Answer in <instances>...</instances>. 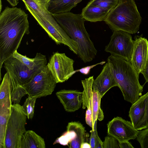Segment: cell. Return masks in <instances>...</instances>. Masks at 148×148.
I'll list each match as a JSON object with an SVG mask.
<instances>
[{"instance_id": "6da1fadb", "label": "cell", "mask_w": 148, "mask_h": 148, "mask_svg": "<svg viewBox=\"0 0 148 148\" xmlns=\"http://www.w3.org/2000/svg\"><path fill=\"white\" fill-rule=\"evenodd\" d=\"M28 16L21 8L6 7L0 15V78L4 62L17 51L29 33Z\"/></svg>"}, {"instance_id": "7a4b0ae2", "label": "cell", "mask_w": 148, "mask_h": 148, "mask_svg": "<svg viewBox=\"0 0 148 148\" xmlns=\"http://www.w3.org/2000/svg\"><path fill=\"white\" fill-rule=\"evenodd\" d=\"M68 35L78 44L77 55L85 63L94 59L97 51L90 40L81 14L69 12L52 15Z\"/></svg>"}, {"instance_id": "3957f363", "label": "cell", "mask_w": 148, "mask_h": 148, "mask_svg": "<svg viewBox=\"0 0 148 148\" xmlns=\"http://www.w3.org/2000/svg\"><path fill=\"white\" fill-rule=\"evenodd\" d=\"M124 99L132 104L142 96L144 85L139 81V75L130 62L111 54L107 59Z\"/></svg>"}, {"instance_id": "277c9868", "label": "cell", "mask_w": 148, "mask_h": 148, "mask_svg": "<svg viewBox=\"0 0 148 148\" xmlns=\"http://www.w3.org/2000/svg\"><path fill=\"white\" fill-rule=\"evenodd\" d=\"M142 18L134 0H119L104 20L113 31L134 34L138 30Z\"/></svg>"}, {"instance_id": "5b68a950", "label": "cell", "mask_w": 148, "mask_h": 148, "mask_svg": "<svg viewBox=\"0 0 148 148\" xmlns=\"http://www.w3.org/2000/svg\"><path fill=\"white\" fill-rule=\"evenodd\" d=\"M93 76H90L81 81L83 87L82 92V108H87L85 121L86 123L92 129L94 128L95 123L98 119L103 120L104 118L103 113L101 108L102 98L99 93L92 90Z\"/></svg>"}, {"instance_id": "8992f818", "label": "cell", "mask_w": 148, "mask_h": 148, "mask_svg": "<svg viewBox=\"0 0 148 148\" xmlns=\"http://www.w3.org/2000/svg\"><path fill=\"white\" fill-rule=\"evenodd\" d=\"M27 118L22 106L12 104L6 127L5 148H20L21 137L26 131Z\"/></svg>"}, {"instance_id": "52a82bcc", "label": "cell", "mask_w": 148, "mask_h": 148, "mask_svg": "<svg viewBox=\"0 0 148 148\" xmlns=\"http://www.w3.org/2000/svg\"><path fill=\"white\" fill-rule=\"evenodd\" d=\"M57 83L46 65L22 86L28 96L37 98L51 95Z\"/></svg>"}, {"instance_id": "ba28073f", "label": "cell", "mask_w": 148, "mask_h": 148, "mask_svg": "<svg viewBox=\"0 0 148 148\" xmlns=\"http://www.w3.org/2000/svg\"><path fill=\"white\" fill-rule=\"evenodd\" d=\"M25 6L27 9L47 33L49 36L57 44H63L67 46L74 53L77 55L78 44L68 35L57 22L51 23L37 14L28 6Z\"/></svg>"}, {"instance_id": "9c48e42d", "label": "cell", "mask_w": 148, "mask_h": 148, "mask_svg": "<svg viewBox=\"0 0 148 148\" xmlns=\"http://www.w3.org/2000/svg\"><path fill=\"white\" fill-rule=\"evenodd\" d=\"M12 88L11 78L6 72L0 86V140L2 142L5 140L7 124L11 113Z\"/></svg>"}, {"instance_id": "30bf717a", "label": "cell", "mask_w": 148, "mask_h": 148, "mask_svg": "<svg viewBox=\"0 0 148 148\" xmlns=\"http://www.w3.org/2000/svg\"><path fill=\"white\" fill-rule=\"evenodd\" d=\"M134 44V40L130 34L121 30L115 31L105 50L130 62Z\"/></svg>"}, {"instance_id": "8fae6325", "label": "cell", "mask_w": 148, "mask_h": 148, "mask_svg": "<svg viewBox=\"0 0 148 148\" xmlns=\"http://www.w3.org/2000/svg\"><path fill=\"white\" fill-rule=\"evenodd\" d=\"M74 63L65 53L56 52L51 56L47 66L58 83L67 81L75 73Z\"/></svg>"}, {"instance_id": "7c38bea8", "label": "cell", "mask_w": 148, "mask_h": 148, "mask_svg": "<svg viewBox=\"0 0 148 148\" xmlns=\"http://www.w3.org/2000/svg\"><path fill=\"white\" fill-rule=\"evenodd\" d=\"M4 66L12 81V88L22 86L40 71H33L12 56L4 62Z\"/></svg>"}, {"instance_id": "4fadbf2b", "label": "cell", "mask_w": 148, "mask_h": 148, "mask_svg": "<svg viewBox=\"0 0 148 148\" xmlns=\"http://www.w3.org/2000/svg\"><path fill=\"white\" fill-rule=\"evenodd\" d=\"M108 133L119 142L136 139L139 130L136 129L132 123L121 117L114 118L107 124Z\"/></svg>"}, {"instance_id": "5bb4252c", "label": "cell", "mask_w": 148, "mask_h": 148, "mask_svg": "<svg viewBox=\"0 0 148 148\" xmlns=\"http://www.w3.org/2000/svg\"><path fill=\"white\" fill-rule=\"evenodd\" d=\"M85 127L80 122H71L68 123L67 130L55 141L63 145L69 144L71 148H81L87 137Z\"/></svg>"}, {"instance_id": "9a60e30c", "label": "cell", "mask_w": 148, "mask_h": 148, "mask_svg": "<svg viewBox=\"0 0 148 148\" xmlns=\"http://www.w3.org/2000/svg\"><path fill=\"white\" fill-rule=\"evenodd\" d=\"M136 37L130 62L139 75L144 68L148 58V41L142 36Z\"/></svg>"}, {"instance_id": "2e32d148", "label": "cell", "mask_w": 148, "mask_h": 148, "mask_svg": "<svg viewBox=\"0 0 148 148\" xmlns=\"http://www.w3.org/2000/svg\"><path fill=\"white\" fill-rule=\"evenodd\" d=\"M118 86L109 64L107 62L97 78L94 80L92 90L98 92L101 98L111 88Z\"/></svg>"}, {"instance_id": "e0dca14e", "label": "cell", "mask_w": 148, "mask_h": 148, "mask_svg": "<svg viewBox=\"0 0 148 148\" xmlns=\"http://www.w3.org/2000/svg\"><path fill=\"white\" fill-rule=\"evenodd\" d=\"M56 95L66 112H74L81 107L82 92L79 90H62L57 92Z\"/></svg>"}, {"instance_id": "ac0fdd59", "label": "cell", "mask_w": 148, "mask_h": 148, "mask_svg": "<svg viewBox=\"0 0 148 148\" xmlns=\"http://www.w3.org/2000/svg\"><path fill=\"white\" fill-rule=\"evenodd\" d=\"M148 99V92L132 104L129 111L131 122L137 130L145 116Z\"/></svg>"}, {"instance_id": "d6986e66", "label": "cell", "mask_w": 148, "mask_h": 148, "mask_svg": "<svg viewBox=\"0 0 148 148\" xmlns=\"http://www.w3.org/2000/svg\"><path fill=\"white\" fill-rule=\"evenodd\" d=\"M110 11L88 3L81 14L85 20L90 22L104 21Z\"/></svg>"}, {"instance_id": "ffe728a7", "label": "cell", "mask_w": 148, "mask_h": 148, "mask_svg": "<svg viewBox=\"0 0 148 148\" xmlns=\"http://www.w3.org/2000/svg\"><path fill=\"white\" fill-rule=\"evenodd\" d=\"M83 0H50L47 7V11L51 14L70 12Z\"/></svg>"}, {"instance_id": "44dd1931", "label": "cell", "mask_w": 148, "mask_h": 148, "mask_svg": "<svg viewBox=\"0 0 148 148\" xmlns=\"http://www.w3.org/2000/svg\"><path fill=\"white\" fill-rule=\"evenodd\" d=\"M13 56L32 70L40 71L47 65V60L46 56L40 53H37L35 58H30L19 53L16 51Z\"/></svg>"}, {"instance_id": "7402d4cb", "label": "cell", "mask_w": 148, "mask_h": 148, "mask_svg": "<svg viewBox=\"0 0 148 148\" xmlns=\"http://www.w3.org/2000/svg\"><path fill=\"white\" fill-rule=\"evenodd\" d=\"M44 139L32 130L26 131L21 140L20 148H45Z\"/></svg>"}, {"instance_id": "603a6c76", "label": "cell", "mask_w": 148, "mask_h": 148, "mask_svg": "<svg viewBox=\"0 0 148 148\" xmlns=\"http://www.w3.org/2000/svg\"><path fill=\"white\" fill-rule=\"evenodd\" d=\"M25 6L34 11L37 14L43 17L46 20L53 23L56 22L52 14L46 11L39 5L35 0H22Z\"/></svg>"}, {"instance_id": "cb8c5ba5", "label": "cell", "mask_w": 148, "mask_h": 148, "mask_svg": "<svg viewBox=\"0 0 148 148\" xmlns=\"http://www.w3.org/2000/svg\"><path fill=\"white\" fill-rule=\"evenodd\" d=\"M37 98L28 97L22 106L24 111L28 119H32L34 116L35 104Z\"/></svg>"}, {"instance_id": "d4e9b609", "label": "cell", "mask_w": 148, "mask_h": 148, "mask_svg": "<svg viewBox=\"0 0 148 148\" xmlns=\"http://www.w3.org/2000/svg\"><path fill=\"white\" fill-rule=\"evenodd\" d=\"M118 1L119 0H90L88 3L111 11L116 5Z\"/></svg>"}, {"instance_id": "484cf974", "label": "cell", "mask_w": 148, "mask_h": 148, "mask_svg": "<svg viewBox=\"0 0 148 148\" xmlns=\"http://www.w3.org/2000/svg\"><path fill=\"white\" fill-rule=\"evenodd\" d=\"M97 124V121L95 123L93 129H92L91 131L89 144L91 148H103V142L98 135Z\"/></svg>"}, {"instance_id": "4316f807", "label": "cell", "mask_w": 148, "mask_h": 148, "mask_svg": "<svg viewBox=\"0 0 148 148\" xmlns=\"http://www.w3.org/2000/svg\"><path fill=\"white\" fill-rule=\"evenodd\" d=\"M27 95L22 86H21L12 88L11 94V100L13 104H19L22 97Z\"/></svg>"}, {"instance_id": "83f0119b", "label": "cell", "mask_w": 148, "mask_h": 148, "mask_svg": "<svg viewBox=\"0 0 148 148\" xmlns=\"http://www.w3.org/2000/svg\"><path fill=\"white\" fill-rule=\"evenodd\" d=\"M136 139L141 148H148V127L139 131Z\"/></svg>"}, {"instance_id": "f1b7e54d", "label": "cell", "mask_w": 148, "mask_h": 148, "mask_svg": "<svg viewBox=\"0 0 148 148\" xmlns=\"http://www.w3.org/2000/svg\"><path fill=\"white\" fill-rule=\"evenodd\" d=\"M103 148H120L119 141L113 136L108 135L103 142Z\"/></svg>"}, {"instance_id": "f546056e", "label": "cell", "mask_w": 148, "mask_h": 148, "mask_svg": "<svg viewBox=\"0 0 148 148\" xmlns=\"http://www.w3.org/2000/svg\"><path fill=\"white\" fill-rule=\"evenodd\" d=\"M148 127V99L147 103L145 115L140 123L137 130H140Z\"/></svg>"}, {"instance_id": "4dcf8cb0", "label": "cell", "mask_w": 148, "mask_h": 148, "mask_svg": "<svg viewBox=\"0 0 148 148\" xmlns=\"http://www.w3.org/2000/svg\"><path fill=\"white\" fill-rule=\"evenodd\" d=\"M120 148H134L131 143L129 141L119 142Z\"/></svg>"}, {"instance_id": "1f68e13d", "label": "cell", "mask_w": 148, "mask_h": 148, "mask_svg": "<svg viewBox=\"0 0 148 148\" xmlns=\"http://www.w3.org/2000/svg\"><path fill=\"white\" fill-rule=\"evenodd\" d=\"M38 4L43 9L47 11V8L50 0H35Z\"/></svg>"}, {"instance_id": "d6a6232c", "label": "cell", "mask_w": 148, "mask_h": 148, "mask_svg": "<svg viewBox=\"0 0 148 148\" xmlns=\"http://www.w3.org/2000/svg\"><path fill=\"white\" fill-rule=\"evenodd\" d=\"M146 81V83H148V57L145 67L141 73Z\"/></svg>"}, {"instance_id": "836d02e7", "label": "cell", "mask_w": 148, "mask_h": 148, "mask_svg": "<svg viewBox=\"0 0 148 148\" xmlns=\"http://www.w3.org/2000/svg\"><path fill=\"white\" fill-rule=\"evenodd\" d=\"M9 3L12 6H16L19 3L18 0H7Z\"/></svg>"}, {"instance_id": "e575fe53", "label": "cell", "mask_w": 148, "mask_h": 148, "mask_svg": "<svg viewBox=\"0 0 148 148\" xmlns=\"http://www.w3.org/2000/svg\"><path fill=\"white\" fill-rule=\"evenodd\" d=\"M91 148L90 145L86 142L84 143L82 145L81 148Z\"/></svg>"}]
</instances>
